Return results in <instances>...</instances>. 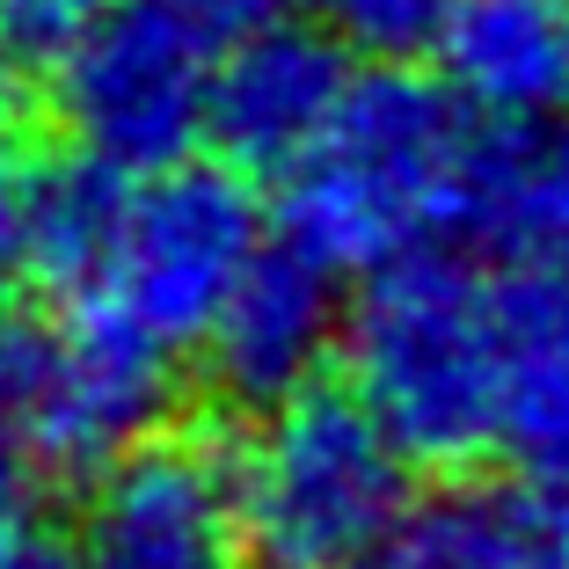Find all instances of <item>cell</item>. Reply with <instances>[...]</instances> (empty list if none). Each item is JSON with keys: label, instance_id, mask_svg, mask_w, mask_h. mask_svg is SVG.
I'll list each match as a JSON object with an SVG mask.
<instances>
[{"label": "cell", "instance_id": "1", "mask_svg": "<svg viewBox=\"0 0 569 569\" xmlns=\"http://www.w3.org/2000/svg\"><path fill=\"white\" fill-rule=\"evenodd\" d=\"M263 241V204L234 161L110 168L73 153L37 190V278L139 321L168 351H204Z\"/></svg>", "mask_w": 569, "mask_h": 569}, {"label": "cell", "instance_id": "2", "mask_svg": "<svg viewBox=\"0 0 569 569\" xmlns=\"http://www.w3.org/2000/svg\"><path fill=\"white\" fill-rule=\"evenodd\" d=\"M475 161V110L446 81L402 59L358 73L329 132L284 168V234L336 270H380L395 256L460 227V190Z\"/></svg>", "mask_w": 569, "mask_h": 569}, {"label": "cell", "instance_id": "3", "mask_svg": "<svg viewBox=\"0 0 569 569\" xmlns=\"http://www.w3.org/2000/svg\"><path fill=\"white\" fill-rule=\"evenodd\" d=\"M343 372L417 468H482L503 452L497 278L438 241L366 270L343 321Z\"/></svg>", "mask_w": 569, "mask_h": 569}, {"label": "cell", "instance_id": "4", "mask_svg": "<svg viewBox=\"0 0 569 569\" xmlns=\"http://www.w3.org/2000/svg\"><path fill=\"white\" fill-rule=\"evenodd\" d=\"M263 569H329L417 519V460L358 387H300L241 438Z\"/></svg>", "mask_w": 569, "mask_h": 569}, {"label": "cell", "instance_id": "5", "mask_svg": "<svg viewBox=\"0 0 569 569\" xmlns=\"http://www.w3.org/2000/svg\"><path fill=\"white\" fill-rule=\"evenodd\" d=\"M270 0H102L59 59V124L73 153L110 168H168L212 139V88L227 44Z\"/></svg>", "mask_w": 569, "mask_h": 569}, {"label": "cell", "instance_id": "6", "mask_svg": "<svg viewBox=\"0 0 569 569\" xmlns=\"http://www.w3.org/2000/svg\"><path fill=\"white\" fill-rule=\"evenodd\" d=\"M0 380L51 475H96L176 402V351L96 300H59L51 321H0Z\"/></svg>", "mask_w": 569, "mask_h": 569}, {"label": "cell", "instance_id": "7", "mask_svg": "<svg viewBox=\"0 0 569 569\" xmlns=\"http://www.w3.org/2000/svg\"><path fill=\"white\" fill-rule=\"evenodd\" d=\"M73 555L81 569H263L241 446L161 423L88 475Z\"/></svg>", "mask_w": 569, "mask_h": 569}, {"label": "cell", "instance_id": "8", "mask_svg": "<svg viewBox=\"0 0 569 569\" xmlns=\"http://www.w3.org/2000/svg\"><path fill=\"white\" fill-rule=\"evenodd\" d=\"M343 321H351L343 270L278 227L263 256L241 270L234 300L219 307L204 336V366L219 395H234L241 409H270L321 380V366L343 351Z\"/></svg>", "mask_w": 569, "mask_h": 569}, {"label": "cell", "instance_id": "9", "mask_svg": "<svg viewBox=\"0 0 569 569\" xmlns=\"http://www.w3.org/2000/svg\"><path fill=\"white\" fill-rule=\"evenodd\" d=\"M351 44L307 16H256L212 88V147L249 176H284L351 96Z\"/></svg>", "mask_w": 569, "mask_h": 569}, {"label": "cell", "instance_id": "10", "mask_svg": "<svg viewBox=\"0 0 569 569\" xmlns=\"http://www.w3.org/2000/svg\"><path fill=\"white\" fill-rule=\"evenodd\" d=\"M431 59L482 124L555 118L569 110V0H452Z\"/></svg>", "mask_w": 569, "mask_h": 569}, {"label": "cell", "instance_id": "11", "mask_svg": "<svg viewBox=\"0 0 569 569\" xmlns=\"http://www.w3.org/2000/svg\"><path fill=\"white\" fill-rule=\"evenodd\" d=\"M460 234L503 270H569V110L475 132Z\"/></svg>", "mask_w": 569, "mask_h": 569}, {"label": "cell", "instance_id": "12", "mask_svg": "<svg viewBox=\"0 0 569 569\" xmlns=\"http://www.w3.org/2000/svg\"><path fill=\"white\" fill-rule=\"evenodd\" d=\"M503 452L555 468L569 452V270H503Z\"/></svg>", "mask_w": 569, "mask_h": 569}, {"label": "cell", "instance_id": "13", "mask_svg": "<svg viewBox=\"0 0 569 569\" xmlns=\"http://www.w3.org/2000/svg\"><path fill=\"white\" fill-rule=\"evenodd\" d=\"M438 569H569V519L526 489H452L423 503Z\"/></svg>", "mask_w": 569, "mask_h": 569}, {"label": "cell", "instance_id": "14", "mask_svg": "<svg viewBox=\"0 0 569 569\" xmlns=\"http://www.w3.org/2000/svg\"><path fill=\"white\" fill-rule=\"evenodd\" d=\"M292 8L366 59H409V51L438 44L452 0H292Z\"/></svg>", "mask_w": 569, "mask_h": 569}, {"label": "cell", "instance_id": "15", "mask_svg": "<svg viewBox=\"0 0 569 569\" xmlns=\"http://www.w3.org/2000/svg\"><path fill=\"white\" fill-rule=\"evenodd\" d=\"M37 190H44V168L22 161L16 139H0V315L37 278Z\"/></svg>", "mask_w": 569, "mask_h": 569}, {"label": "cell", "instance_id": "16", "mask_svg": "<svg viewBox=\"0 0 569 569\" xmlns=\"http://www.w3.org/2000/svg\"><path fill=\"white\" fill-rule=\"evenodd\" d=\"M51 468L37 460L30 431H22L16 402H8V380H0V569L22 548H37V482Z\"/></svg>", "mask_w": 569, "mask_h": 569}, {"label": "cell", "instance_id": "17", "mask_svg": "<svg viewBox=\"0 0 569 569\" xmlns=\"http://www.w3.org/2000/svg\"><path fill=\"white\" fill-rule=\"evenodd\" d=\"M102 16V0H0V44L16 51L22 67L30 59H67L73 37Z\"/></svg>", "mask_w": 569, "mask_h": 569}, {"label": "cell", "instance_id": "18", "mask_svg": "<svg viewBox=\"0 0 569 569\" xmlns=\"http://www.w3.org/2000/svg\"><path fill=\"white\" fill-rule=\"evenodd\" d=\"M329 569H438V555H431V533H423V511L402 526V533H387L380 548H366V555H343V562H329Z\"/></svg>", "mask_w": 569, "mask_h": 569}, {"label": "cell", "instance_id": "19", "mask_svg": "<svg viewBox=\"0 0 569 569\" xmlns=\"http://www.w3.org/2000/svg\"><path fill=\"white\" fill-rule=\"evenodd\" d=\"M16 118H22V59L0 44V139L16 132Z\"/></svg>", "mask_w": 569, "mask_h": 569}, {"label": "cell", "instance_id": "20", "mask_svg": "<svg viewBox=\"0 0 569 569\" xmlns=\"http://www.w3.org/2000/svg\"><path fill=\"white\" fill-rule=\"evenodd\" d=\"M8 569H81V555L73 548H22Z\"/></svg>", "mask_w": 569, "mask_h": 569}, {"label": "cell", "instance_id": "21", "mask_svg": "<svg viewBox=\"0 0 569 569\" xmlns=\"http://www.w3.org/2000/svg\"><path fill=\"white\" fill-rule=\"evenodd\" d=\"M540 497H548L555 511H562V519H569V452H562V460H555V468H540Z\"/></svg>", "mask_w": 569, "mask_h": 569}]
</instances>
